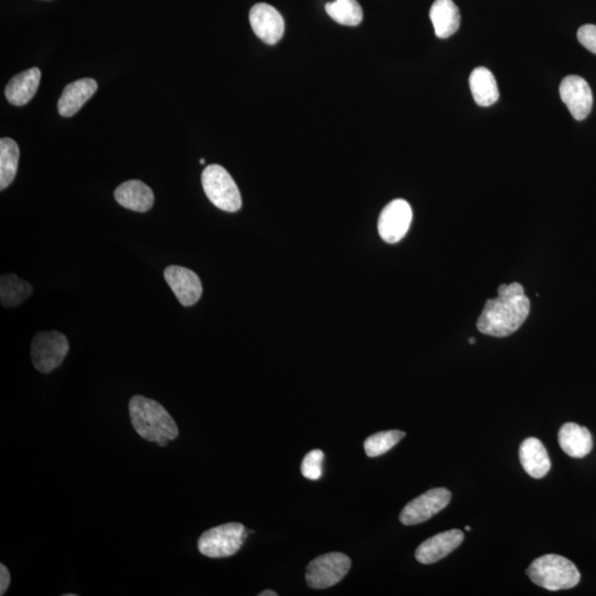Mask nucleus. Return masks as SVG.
I'll list each match as a JSON object with an SVG mask.
<instances>
[{"instance_id": "nucleus-15", "label": "nucleus", "mask_w": 596, "mask_h": 596, "mask_svg": "<svg viewBox=\"0 0 596 596\" xmlns=\"http://www.w3.org/2000/svg\"><path fill=\"white\" fill-rule=\"evenodd\" d=\"M97 90L96 80L81 79L70 83L65 87L58 101V111L61 116L71 117L81 110Z\"/></svg>"}, {"instance_id": "nucleus-24", "label": "nucleus", "mask_w": 596, "mask_h": 596, "mask_svg": "<svg viewBox=\"0 0 596 596\" xmlns=\"http://www.w3.org/2000/svg\"><path fill=\"white\" fill-rule=\"evenodd\" d=\"M404 437H406V433L399 431V429L378 432L366 439L365 452L369 458H378L395 448Z\"/></svg>"}, {"instance_id": "nucleus-1", "label": "nucleus", "mask_w": 596, "mask_h": 596, "mask_svg": "<svg viewBox=\"0 0 596 596\" xmlns=\"http://www.w3.org/2000/svg\"><path fill=\"white\" fill-rule=\"evenodd\" d=\"M530 313V300L522 285L502 284L499 288V297L487 300L477 320V328L481 334L502 338L520 329Z\"/></svg>"}, {"instance_id": "nucleus-21", "label": "nucleus", "mask_w": 596, "mask_h": 596, "mask_svg": "<svg viewBox=\"0 0 596 596\" xmlns=\"http://www.w3.org/2000/svg\"><path fill=\"white\" fill-rule=\"evenodd\" d=\"M33 285L20 279L15 274H4L0 281V299L4 308H15L33 294Z\"/></svg>"}, {"instance_id": "nucleus-7", "label": "nucleus", "mask_w": 596, "mask_h": 596, "mask_svg": "<svg viewBox=\"0 0 596 596\" xmlns=\"http://www.w3.org/2000/svg\"><path fill=\"white\" fill-rule=\"evenodd\" d=\"M351 568V560L340 552L323 554L308 564L305 579L308 587L328 589L339 583Z\"/></svg>"}, {"instance_id": "nucleus-32", "label": "nucleus", "mask_w": 596, "mask_h": 596, "mask_svg": "<svg viewBox=\"0 0 596 596\" xmlns=\"http://www.w3.org/2000/svg\"><path fill=\"white\" fill-rule=\"evenodd\" d=\"M465 530L470 531V527L466 526V527H465Z\"/></svg>"}, {"instance_id": "nucleus-6", "label": "nucleus", "mask_w": 596, "mask_h": 596, "mask_svg": "<svg viewBox=\"0 0 596 596\" xmlns=\"http://www.w3.org/2000/svg\"><path fill=\"white\" fill-rule=\"evenodd\" d=\"M67 352L69 341L60 331H40L31 341V359L41 373H49L60 367Z\"/></svg>"}, {"instance_id": "nucleus-8", "label": "nucleus", "mask_w": 596, "mask_h": 596, "mask_svg": "<svg viewBox=\"0 0 596 596\" xmlns=\"http://www.w3.org/2000/svg\"><path fill=\"white\" fill-rule=\"evenodd\" d=\"M452 494L447 489H434L409 502L400 514V521L406 526L419 525L431 518L450 504Z\"/></svg>"}, {"instance_id": "nucleus-16", "label": "nucleus", "mask_w": 596, "mask_h": 596, "mask_svg": "<svg viewBox=\"0 0 596 596\" xmlns=\"http://www.w3.org/2000/svg\"><path fill=\"white\" fill-rule=\"evenodd\" d=\"M559 445L563 452L573 459H583L593 449L592 434L577 423H566L558 434Z\"/></svg>"}, {"instance_id": "nucleus-18", "label": "nucleus", "mask_w": 596, "mask_h": 596, "mask_svg": "<svg viewBox=\"0 0 596 596\" xmlns=\"http://www.w3.org/2000/svg\"><path fill=\"white\" fill-rule=\"evenodd\" d=\"M41 80V71L38 67H31L22 72L9 81L5 96L9 103L15 106H23L33 100Z\"/></svg>"}, {"instance_id": "nucleus-31", "label": "nucleus", "mask_w": 596, "mask_h": 596, "mask_svg": "<svg viewBox=\"0 0 596 596\" xmlns=\"http://www.w3.org/2000/svg\"><path fill=\"white\" fill-rule=\"evenodd\" d=\"M205 163H206V160L204 158H201L200 159V164H205Z\"/></svg>"}, {"instance_id": "nucleus-30", "label": "nucleus", "mask_w": 596, "mask_h": 596, "mask_svg": "<svg viewBox=\"0 0 596 596\" xmlns=\"http://www.w3.org/2000/svg\"><path fill=\"white\" fill-rule=\"evenodd\" d=\"M64 596H77V595L75 594V593H72V594H64Z\"/></svg>"}, {"instance_id": "nucleus-13", "label": "nucleus", "mask_w": 596, "mask_h": 596, "mask_svg": "<svg viewBox=\"0 0 596 596\" xmlns=\"http://www.w3.org/2000/svg\"><path fill=\"white\" fill-rule=\"evenodd\" d=\"M463 540L464 533L459 530L440 532L419 544L416 551V558L422 564L438 562L452 553Z\"/></svg>"}, {"instance_id": "nucleus-26", "label": "nucleus", "mask_w": 596, "mask_h": 596, "mask_svg": "<svg viewBox=\"0 0 596 596\" xmlns=\"http://www.w3.org/2000/svg\"><path fill=\"white\" fill-rule=\"evenodd\" d=\"M578 40L584 48L596 55V25H585L578 31Z\"/></svg>"}, {"instance_id": "nucleus-14", "label": "nucleus", "mask_w": 596, "mask_h": 596, "mask_svg": "<svg viewBox=\"0 0 596 596\" xmlns=\"http://www.w3.org/2000/svg\"><path fill=\"white\" fill-rule=\"evenodd\" d=\"M118 205L128 210L146 212L153 208V190L141 180H128L118 186L114 193Z\"/></svg>"}, {"instance_id": "nucleus-2", "label": "nucleus", "mask_w": 596, "mask_h": 596, "mask_svg": "<svg viewBox=\"0 0 596 596\" xmlns=\"http://www.w3.org/2000/svg\"><path fill=\"white\" fill-rule=\"evenodd\" d=\"M129 417L135 432L160 448L178 438L179 429L169 412L157 401L143 396H134L128 404Z\"/></svg>"}, {"instance_id": "nucleus-10", "label": "nucleus", "mask_w": 596, "mask_h": 596, "mask_svg": "<svg viewBox=\"0 0 596 596\" xmlns=\"http://www.w3.org/2000/svg\"><path fill=\"white\" fill-rule=\"evenodd\" d=\"M560 96L577 121L589 116L593 106V95L588 82L579 76L564 77L560 85Z\"/></svg>"}, {"instance_id": "nucleus-12", "label": "nucleus", "mask_w": 596, "mask_h": 596, "mask_svg": "<svg viewBox=\"0 0 596 596\" xmlns=\"http://www.w3.org/2000/svg\"><path fill=\"white\" fill-rule=\"evenodd\" d=\"M164 277L181 305L193 306L198 302L202 295V284L194 271L170 266L166 268Z\"/></svg>"}, {"instance_id": "nucleus-5", "label": "nucleus", "mask_w": 596, "mask_h": 596, "mask_svg": "<svg viewBox=\"0 0 596 596\" xmlns=\"http://www.w3.org/2000/svg\"><path fill=\"white\" fill-rule=\"evenodd\" d=\"M247 538V530L242 523L229 522L211 528L198 539L201 554L212 559L235 556L240 551Z\"/></svg>"}, {"instance_id": "nucleus-28", "label": "nucleus", "mask_w": 596, "mask_h": 596, "mask_svg": "<svg viewBox=\"0 0 596 596\" xmlns=\"http://www.w3.org/2000/svg\"><path fill=\"white\" fill-rule=\"evenodd\" d=\"M277 592H274L272 590H264L263 592L258 593V596H278Z\"/></svg>"}, {"instance_id": "nucleus-29", "label": "nucleus", "mask_w": 596, "mask_h": 596, "mask_svg": "<svg viewBox=\"0 0 596 596\" xmlns=\"http://www.w3.org/2000/svg\"><path fill=\"white\" fill-rule=\"evenodd\" d=\"M470 344L474 345L475 344V338H470Z\"/></svg>"}, {"instance_id": "nucleus-23", "label": "nucleus", "mask_w": 596, "mask_h": 596, "mask_svg": "<svg viewBox=\"0 0 596 596\" xmlns=\"http://www.w3.org/2000/svg\"><path fill=\"white\" fill-rule=\"evenodd\" d=\"M328 13L336 23L344 25H358L364 18L360 4L357 0H335L326 4Z\"/></svg>"}, {"instance_id": "nucleus-4", "label": "nucleus", "mask_w": 596, "mask_h": 596, "mask_svg": "<svg viewBox=\"0 0 596 596\" xmlns=\"http://www.w3.org/2000/svg\"><path fill=\"white\" fill-rule=\"evenodd\" d=\"M202 188L217 208L227 212L241 209L242 198L236 181L220 165H209L201 176Z\"/></svg>"}, {"instance_id": "nucleus-27", "label": "nucleus", "mask_w": 596, "mask_h": 596, "mask_svg": "<svg viewBox=\"0 0 596 596\" xmlns=\"http://www.w3.org/2000/svg\"><path fill=\"white\" fill-rule=\"evenodd\" d=\"M10 585V572L5 564H0V595H5Z\"/></svg>"}, {"instance_id": "nucleus-9", "label": "nucleus", "mask_w": 596, "mask_h": 596, "mask_svg": "<svg viewBox=\"0 0 596 596\" xmlns=\"http://www.w3.org/2000/svg\"><path fill=\"white\" fill-rule=\"evenodd\" d=\"M413 217L411 206L403 199H396L383 208L378 221V231L383 241L395 245L406 237Z\"/></svg>"}, {"instance_id": "nucleus-19", "label": "nucleus", "mask_w": 596, "mask_h": 596, "mask_svg": "<svg viewBox=\"0 0 596 596\" xmlns=\"http://www.w3.org/2000/svg\"><path fill=\"white\" fill-rule=\"evenodd\" d=\"M429 18L438 38H450L460 28V10L453 0H435L429 10Z\"/></svg>"}, {"instance_id": "nucleus-11", "label": "nucleus", "mask_w": 596, "mask_h": 596, "mask_svg": "<svg viewBox=\"0 0 596 596\" xmlns=\"http://www.w3.org/2000/svg\"><path fill=\"white\" fill-rule=\"evenodd\" d=\"M250 24L254 34L268 45H277L283 37L284 19L271 5H254L250 12Z\"/></svg>"}, {"instance_id": "nucleus-3", "label": "nucleus", "mask_w": 596, "mask_h": 596, "mask_svg": "<svg viewBox=\"0 0 596 596\" xmlns=\"http://www.w3.org/2000/svg\"><path fill=\"white\" fill-rule=\"evenodd\" d=\"M531 581L549 591L569 590L581 580L575 564L558 554H546L533 561L527 570Z\"/></svg>"}, {"instance_id": "nucleus-22", "label": "nucleus", "mask_w": 596, "mask_h": 596, "mask_svg": "<svg viewBox=\"0 0 596 596\" xmlns=\"http://www.w3.org/2000/svg\"><path fill=\"white\" fill-rule=\"evenodd\" d=\"M18 144L12 138L0 139V189L4 190L13 183L18 170Z\"/></svg>"}, {"instance_id": "nucleus-25", "label": "nucleus", "mask_w": 596, "mask_h": 596, "mask_svg": "<svg viewBox=\"0 0 596 596\" xmlns=\"http://www.w3.org/2000/svg\"><path fill=\"white\" fill-rule=\"evenodd\" d=\"M325 455L323 450H313L305 456L302 463V474L306 479L318 480L323 475V460Z\"/></svg>"}, {"instance_id": "nucleus-20", "label": "nucleus", "mask_w": 596, "mask_h": 596, "mask_svg": "<svg viewBox=\"0 0 596 596\" xmlns=\"http://www.w3.org/2000/svg\"><path fill=\"white\" fill-rule=\"evenodd\" d=\"M471 96L480 106L494 105L500 98V90L494 75L484 66L476 67L470 76Z\"/></svg>"}, {"instance_id": "nucleus-17", "label": "nucleus", "mask_w": 596, "mask_h": 596, "mask_svg": "<svg viewBox=\"0 0 596 596\" xmlns=\"http://www.w3.org/2000/svg\"><path fill=\"white\" fill-rule=\"evenodd\" d=\"M520 463L532 479H542L551 469V459L541 440L530 438L523 440L520 449Z\"/></svg>"}]
</instances>
